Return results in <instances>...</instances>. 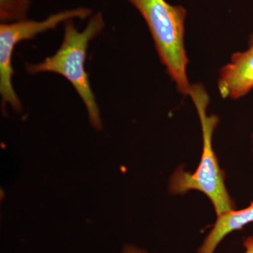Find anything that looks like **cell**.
Here are the masks:
<instances>
[{
  "instance_id": "ba28073f",
  "label": "cell",
  "mask_w": 253,
  "mask_h": 253,
  "mask_svg": "<svg viewBox=\"0 0 253 253\" xmlns=\"http://www.w3.org/2000/svg\"><path fill=\"white\" fill-rule=\"evenodd\" d=\"M122 253H148L144 249H141L134 245H126L123 248Z\"/></svg>"
},
{
  "instance_id": "6da1fadb",
  "label": "cell",
  "mask_w": 253,
  "mask_h": 253,
  "mask_svg": "<svg viewBox=\"0 0 253 253\" xmlns=\"http://www.w3.org/2000/svg\"><path fill=\"white\" fill-rule=\"evenodd\" d=\"M189 96L196 106L201 121L203 136V153L197 169L194 173L179 168L173 172L169 181V191L182 195L197 191L206 195L211 201L217 216L236 208L225 184V176L219 166L212 146V135L219 123L217 116H208L209 96L201 84L191 85Z\"/></svg>"
},
{
  "instance_id": "3957f363",
  "label": "cell",
  "mask_w": 253,
  "mask_h": 253,
  "mask_svg": "<svg viewBox=\"0 0 253 253\" xmlns=\"http://www.w3.org/2000/svg\"><path fill=\"white\" fill-rule=\"evenodd\" d=\"M140 13L149 28L161 62L176 83L178 90L189 95L186 75L189 59L184 46L186 9L166 0H126Z\"/></svg>"
},
{
  "instance_id": "9c48e42d",
  "label": "cell",
  "mask_w": 253,
  "mask_h": 253,
  "mask_svg": "<svg viewBox=\"0 0 253 253\" xmlns=\"http://www.w3.org/2000/svg\"><path fill=\"white\" fill-rule=\"evenodd\" d=\"M244 253H253V236L246 238L244 241Z\"/></svg>"
},
{
  "instance_id": "7a4b0ae2",
  "label": "cell",
  "mask_w": 253,
  "mask_h": 253,
  "mask_svg": "<svg viewBox=\"0 0 253 253\" xmlns=\"http://www.w3.org/2000/svg\"><path fill=\"white\" fill-rule=\"evenodd\" d=\"M64 25V36L57 51L41 63L26 65V71L31 75L54 73L66 78L84 103L91 126L100 130L102 128V121L84 63L89 42L104 29V16L101 12L91 16L85 28L81 32L76 28L73 20Z\"/></svg>"
},
{
  "instance_id": "5b68a950",
  "label": "cell",
  "mask_w": 253,
  "mask_h": 253,
  "mask_svg": "<svg viewBox=\"0 0 253 253\" xmlns=\"http://www.w3.org/2000/svg\"><path fill=\"white\" fill-rule=\"evenodd\" d=\"M218 89L224 99H238L253 89V46L232 55L230 62L221 68Z\"/></svg>"
},
{
  "instance_id": "52a82bcc",
  "label": "cell",
  "mask_w": 253,
  "mask_h": 253,
  "mask_svg": "<svg viewBox=\"0 0 253 253\" xmlns=\"http://www.w3.org/2000/svg\"><path fill=\"white\" fill-rule=\"evenodd\" d=\"M32 0H0V20L2 23L27 19Z\"/></svg>"
},
{
  "instance_id": "8fae6325",
  "label": "cell",
  "mask_w": 253,
  "mask_h": 253,
  "mask_svg": "<svg viewBox=\"0 0 253 253\" xmlns=\"http://www.w3.org/2000/svg\"><path fill=\"white\" fill-rule=\"evenodd\" d=\"M251 139H252V153L253 154V133L252 134V136H251Z\"/></svg>"
},
{
  "instance_id": "30bf717a",
  "label": "cell",
  "mask_w": 253,
  "mask_h": 253,
  "mask_svg": "<svg viewBox=\"0 0 253 253\" xmlns=\"http://www.w3.org/2000/svg\"><path fill=\"white\" fill-rule=\"evenodd\" d=\"M253 46V32L252 35H251V38H250L249 46Z\"/></svg>"
},
{
  "instance_id": "8992f818",
  "label": "cell",
  "mask_w": 253,
  "mask_h": 253,
  "mask_svg": "<svg viewBox=\"0 0 253 253\" xmlns=\"http://www.w3.org/2000/svg\"><path fill=\"white\" fill-rule=\"evenodd\" d=\"M217 217L212 229L205 238L197 253H214L226 236L253 222V201L249 207L239 211L232 210Z\"/></svg>"
},
{
  "instance_id": "277c9868",
  "label": "cell",
  "mask_w": 253,
  "mask_h": 253,
  "mask_svg": "<svg viewBox=\"0 0 253 253\" xmlns=\"http://www.w3.org/2000/svg\"><path fill=\"white\" fill-rule=\"evenodd\" d=\"M89 8L78 7L63 10L50 15L43 21L23 20L0 25V94L4 106L9 104L21 112L22 104L12 84L14 69L12 56L15 47L21 42L36 38L38 35L55 29L59 24L74 19H85L91 15Z\"/></svg>"
}]
</instances>
